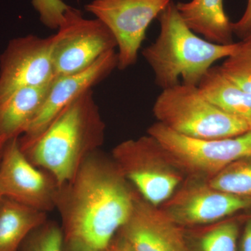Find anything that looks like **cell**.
I'll use <instances>...</instances> for the list:
<instances>
[{
  "label": "cell",
  "instance_id": "cell-1",
  "mask_svg": "<svg viewBox=\"0 0 251 251\" xmlns=\"http://www.w3.org/2000/svg\"><path fill=\"white\" fill-rule=\"evenodd\" d=\"M136 197L112 158L97 150L59 186L55 209L64 239L103 251L129 219Z\"/></svg>",
  "mask_w": 251,
  "mask_h": 251
},
{
  "label": "cell",
  "instance_id": "cell-2",
  "mask_svg": "<svg viewBox=\"0 0 251 251\" xmlns=\"http://www.w3.org/2000/svg\"><path fill=\"white\" fill-rule=\"evenodd\" d=\"M105 131L91 90L63 109L36 140L19 144L28 160L52 175L60 186L75 176L87 157L100 150Z\"/></svg>",
  "mask_w": 251,
  "mask_h": 251
},
{
  "label": "cell",
  "instance_id": "cell-3",
  "mask_svg": "<svg viewBox=\"0 0 251 251\" xmlns=\"http://www.w3.org/2000/svg\"><path fill=\"white\" fill-rule=\"evenodd\" d=\"M157 20L159 34L142 55L162 90L180 83L198 86L214 63L230 57L242 46V41L220 45L198 35L183 21L174 1Z\"/></svg>",
  "mask_w": 251,
  "mask_h": 251
},
{
  "label": "cell",
  "instance_id": "cell-4",
  "mask_svg": "<svg viewBox=\"0 0 251 251\" xmlns=\"http://www.w3.org/2000/svg\"><path fill=\"white\" fill-rule=\"evenodd\" d=\"M153 113L167 128L198 139L229 138L251 130L246 122L209 101L198 86L180 83L162 90L153 104Z\"/></svg>",
  "mask_w": 251,
  "mask_h": 251
},
{
  "label": "cell",
  "instance_id": "cell-5",
  "mask_svg": "<svg viewBox=\"0 0 251 251\" xmlns=\"http://www.w3.org/2000/svg\"><path fill=\"white\" fill-rule=\"evenodd\" d=\"M148 135L172 161L195 173L214 176L231 163L251 156V130L229 138L198 139L156 122L149 128Z\"/></svg>",
  "mask_w": 251,
  "mask_h": 251
},
{
  "label": "cell",
  "instance_id": "cell-6",
  "mask_svg": "<svg viewBox=\"0 0 251 251\" xmlns=\"http://www.w3.org/2000/svg\"><path fill=\"white\" fill-rule=\"evenodd\" d=\"M172 0H92L86 11L110 29L117 44L118 67L134 65L147 31Z\"/></svg>",
  "mask_w": 251,
  "mask_h": 251
},
{
  "label": "cell",
  "instance_id": "cell-7",
  "mask_svg": "<svg viewBox=\"0 0 251 251\" xmlns=\"http://www.w3.org/2000/svg\"><path fill=\"white\" fill-rule=\"evenodd\" d=\"M117 48L115 36L101 21L87 19L72 7L54 34V77L81 72Z\"/></svg>",
  "mask_w": 251,
  "mask_h": 251
},
{
  "label": "cell",
  "instance_id": "cell-8",
  "mask_svg": "<svg viewBox=\"0 0 251 251\" xmlns=\"http://www.w3.org/2000/svg\"><path fill=\"white\" fill-rule=\"evenodd\" d=\"M59 188L52 175L28 160L18 138L6 143L0 161L1 198L48 214L55 209Z\"/></svg>",
  "mask_w": 251,
  "mask_h": 251
},
{
  "label": "cell",
  "instance_id": "cell-9",
  "mask_svg": "<svg viewBox=\"0 0 251 251\" xmlns=\"http://www.w3.org/2000/svg\"><path fill=\"white\" fill-rule=\"evenodd\" d=\"M156 140L149 135L119 144L112 153L125 179L153 206L169 199L181 180L171 170L156 166Z\"/></svg>",
  "mask_w": 251,
  "mask_h": 251
},
{
  "label": "cell",
  "instance_id": "cell-10",
  "mask_svg": "<svg viewBox=\"0 0 251 251\" xmlns=\"http://www.w3.org/2000/svg\"><path fill=\"white\" fill-rule=\"evenodd\" d=\"M54 35L11 39L0 55V102L19 89L48 85L54 78Z\"/></svg>",
  "mask_w": 251,
  "mask_h": 251
},
{
  "label": "cell",
  "instance_id": "cell-11",
  "mask_svg": "<svg viewBox=\"0 0 251 251\" xmlns=\"http://www.w3.org/2000/svg\"><path fill=\"white\" fill-rule=\"evenodd\" d=\"M118 67L116 50L103 54L90 67L69 75L54 77L40 110L18 140L24 145L36 140L63 109L82 94L92 90Z\"/></svg>",
  "mask_w": 251,
  "mask_h": 251
},
{
  "label": "cell",
  "instance_id": "cell-12",
  "mask_svg": "<svg viewBox=\"0 0 251 251\" xmlns=\"http://www.w3.org/2000/svg\"><path fill=\"white\" fill-rule=\"evenodd\" d=\"M118 232L135 251H190L179 225L138 196L131 215Z\"/></svg>",
  "mask_w": 251,
  "mask_h": 251
},
{
  "label": "cell",
  "instance_id": "cell-13",
  "mask_svg": "<svg viewBox=\"0 0 251 251\" xmlns=\"http://www.w3.org/2000/svg\"><path fill=\"white\" fill-rule=\"evenodd\" d=\"M251 206V199L214 189L191 188L176 196L166 212L179 226L216 222Z\"/></svg>",
  "mask_w": 251,
  "mask_h": 251
},
{
  "label": "cell",
  "instance_id": "cell-14",
  "mask_svg": "<svg viewBox=\"0 0 251 251\" xmlns=\"http://www.w3.org/2000/svg\"><path fill=\"white\" fill-rule=\"evenodd\" d=\"M224 0H191L176 3L190 29L203 39L220 45L233 44L232 23L224 9Z\"/></svg>",
  "mask_w": 251,
  "mask_h": 251
},
{
  "label": "cell",
  "instance_id": "cell-15",
  "mask_svg": "<svg viewBox=\"0 0 251 251\" xmlns=\"http://www.w3.org/2000/svg\"><path fill=\"white\" fill-rule=\"evenodd\" d=\"M51 82L19 89L0 102V135L6 141L24 134L42 107Z\"/></svg>",
  "mask_w": 251,
  "mask_h": 251
},
{
  "label": "cell",
  "instance_id": "cell-16",
  "mask_svg": "<svg viewBox=\"0 0 251 251\" xmlns=\"http://www.w3.org/2000/svg\"><path fill=\"white\" fill-rule=\"evenodd\" d=\"M198 87L216 107L246 122L251 128V94L226 77L219 66H213Z\"/></svg>",
  "mask_w": 251,
  "mask_h": 251
},
{
  "label": "cell",
  "instance_id": "cell-17",
  "mask_svg": "<svg viewBox=\"0 0 251 251\" xmlns=\"http://www.w3.org/2000/svg\"><path fill=\"white\" fill-rule=\"evenodd\" d=\"M47 220V213L1 198L0 251H19L31 231Z\"/></svg>",
  "mask_w": 251,
  "mask_h": 251
},
{
  "label": "cell",
  "instance_id": "cell-18",
  "mask_svg": "<svg viewBox=\"0 0 251 251\" xmlns=\"http://www.w3.org/2000/svg\"><path fill=\"white\" fill-rule=\"evenodd\" d=\"M208 186L222 192L251 199V156L231 163L214 175Z\"/></svg>",
  "mask_w": 251,
  "mask_h": 251
},
{
  "label": "cell",
  "instance_id": "cell-19",
  "mask_svg": "<svg viewBox=\"0 0 251 251\" xmlns=\"http://www.w3.org/2000/svg\"><path fill=\"white\" fill-rule=\"evenodd\" d=\"M239 234L235 221H225L198 234L188 247L190 251H239Z\"/></svg>",
  "mask_w": 251,
  "mask_h": 251
},
{
  "label": "cell",
  "instance_id": "cell-20",
  "mask_svg": "<svg viewBox=\"0 0 251 251\" xmlns=\"http://www.w3.org/2000/svg\"><path fill=\"white\" fill-rule=\"evenodd\" d=\"M64 234L62 226L48 219L25 239L19 251H64Z\"/></svg>",
  "mask_w": 251,
  "mask_h": 251
},
{
  "label": "cell",
  "instance_id": "cell-21",
  "mask_svg": "<svg viewBox=\"0 0 251 251\" xmlns=\"http://www.w3.org/2000/svg\"><path fill=\"white\" fill-rule=\"evenodd\" d=\"M242 42L241 49L225 59L219 67L229 80L251 94V45Z\"/></svg>",
  "mask_w": 251,
  "mask_h": 251
},
{
  "label": "cell",
  "instance_id": "cell-22",
  "mask_svg": "<svg viewBox=\"0 0 251 251\" xmlns=\"http://www.w3.org/2000/svg\"><path fill=\"white\" fill-rule=\"evenodd\" d=\"M31 4L39 14L41 23L51 29H59L72 8L62 0H31Z\"/></svg>",
  "mask_w": 251,
  "mask_h": 251
},
{
  "label": "cell",
  "instance_id": "cell-23",
  "mask_svg": "<svg viewBox=\"0 0 251 251\" xmlns=\"http://www.w3.org/2000/svg\"><path fill=\"white\" fill-rule=\"evenodd\" d=\"M233 34L244 39L251 31V0H248L247 8L242 17L236 23H232Z\"/></svg>",
  "mask_w": 251,
  "mask_h": 251
},
{
  "label": "cell",
  "instance_id": "cell-24",
  "mask_svg": "<svg viewBox=\"0 0 251 251\" xmlns=\"http://www.w3.org/2000/svg\"><path fill=\"white\" fill-rule=\"evenodd\" d=\"M103 251H135L129 242L121 234L117 232Z\"/></svg>",
  "mask_w": 251,
  "mask_h": 251
},
{
  "label": "cell",
  "instance_id": "cell-25",
  "mask_svg": "<svg viewBox=\"0 0 251 251\" xmlns=\"http://www.w3.org/2000/svg\"><path fill=\"white\" fill-rule=\"evenodd\" d=\"M239 251H251V219L248 221L244 227Z\"/></svg>",
  "mask_w": 251,
  "mask_h": 251
},
{
  "label": "cell",
  "instance_id": "cell-26",
  "mask_svg": "<svg viewBox=\"0 0 251 251\" xmlns=\"http://www.w3.org/2000/svg\"><path fill=\"white\" fill-rule=\"evenodd\" d=\"M64 251H103L97 250L89 247L84 243L75 240H65L64 239Z\"/></svg>",
  "mask_w": 251,
  "mask_h": 251
},
{
  "label": "cell",
  "instance_id": "cell-27",
  "mask_svg": "<svg viewBox=\"0 0 251 251\" xmlns=\"http://www.w3.org/2000/svg\"><path fill=\"white\" fill-rule=\"evenodd\" d=\"M7 142L0 135V161H1V158H2L3 153H4L5 147H6V144Z\"/></svg>",
  "mask_w": 251,
  "mask_h": 251
},
{
  "label": "cell",
  "instance_id": "cell-28",
  "mask_svg": "<svg viewBox=\"0 0 251 251\" xmlns=\"http://www.w3.org/2000/svg\"><path fill=\"white\" fill-rule=\"evenodd\" d=\"M242 41L243 42L246 43V44L251 45V31L243 39Z\"/></svg>",
  "mask_w": 251,
  "mask_h": 251
},
{
  "label": "cell",
  "instance_id": "cell-29",
  "mask_svg": "<svg viewBox=\"0 0 251 251\" xmlns=\"http://www.w3.org/2000/svg\"><path fill=\"white\" fill-rule=\"evenodd\" d=\"M1 196H0V200H1Z\"/></svg>",
  "mask_w": 251,
  "mask_h": 251
}]
</instances>
